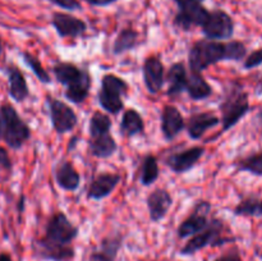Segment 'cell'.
Here are the masks:
<instances>
[{
    "label": "cell",
    "instance_id": "cell-19",
    "mask_svg": "<svg viewBox=\"0 0 262 261\" xmlns=\"http://www.w3.org/2000/svg\"><path fill=\"white\" fill-rule=\"evenodd\" d=\"M148 216L152 223H159L168 215L173 206V196L165 188H155L146 199Z\"/></svg>",
    "mask_w": 262,
    "mask_h": 261
},
{
    "label": "cell",
    "instance_id": "cell-35",
    "mask_svg": "<svg viewBox=\"0 0 262 261\" xmlns=\"http://www.w3.org/2000/svg\"><path fill=\"white\" fill-rule=\"evenodd\" d=\"M46 2L51 3L53 5H56L60 9L68 10V12H76V10L82 9L79 0H46Z\"/></svg>",
    "mask_w": 262,
    "mask_h": 261
},
{
    "label": "cell",
    "instance_id": "cell-12",
    "mask_svg": "<svg viewBox=\"0 0 262 261\" xmlns=\"http://www.w3.org/2000/svg\"><path fill=\"white\" fill-rule=\"evenodd\" d=\"M206 153L204 146H192L166 156L165 165L176 174H184L193 169Z\"/></svg>",
    "mask_w": 262,
    "mask_h": 261
},
{
    "label": "cell",
    "instance_id": "cell-30",
    "mask_svg": "<svg viewBox=\"0 0 262 261\" xmlns=\"http://www.w3.org/2000/svg\"><path fill=\"white\" fill-rule=\"evenodd\" d=\"M51 71H53V74L56 81H58V83L67 87L72 81H74L79 76L82 68H79L74 63H71V61L58 60L54 63Z\"/></svg>",
    "mask_w": 262,
    "mask_h": 261
},
{
    "label": "cell",
    "instance_id": "cell-26",
    "mask_svg": "<svg viewBox=\"0 0 262 261\" xmlns=\"http://www.w3.org/2000/svg\"><path fill=\"white\" fill-rule=\"evenodd\" d=\"M140 45V32L133 27H125L118 32L112 46L113 55L119 56L135 50Z\"/></svg>",
    "mask_w": 262,
    "mask_h": 261
},
{
    "label": "cell",
    "instance_id": "cell-33",
    "mask_svg": "<svg viewBox=\"0 0 262 261\" xmlns=\"http://www.w3.org/2000/svg\"><path fill=\"white\" fill-rule=\"evenodd\" d=\"M23 61L26 63V66L32 71V73L35 74L36 78L43 84H50L51 83V77L49 74V72L46 71L45 67L42 66V63L40 61V59L36 58L33 54H31L30 51H23L22 53Z\"/></svg>",
    "mask_w": 262,
    "mask_h": 261
},
{
    "label": "cell",
    "instance_id": "cell-21",
    "mask_svg": "<svg viewBox=\"0 0 262 261\" xmlns=\"http://www.w3.org/2000/svg\"><path fill=\"white\" fill-rule=\"evenodd\" d=\"M92 87V77L89 69L82 68V72L74 81H72L64 90V96L72 104L79 105L86 101Z\"/></svg>",
    "mask_w": 262,
    "mask_h": 261
},
{
    "label": "cell",
    "instance_id": "cell-27",
    "mask_svg": "<svg viewBox=\"0 0 262 261\" xmlns=\"http://www.w3.org/2000/svg\"><path fill=\"white\" fill-rule=\"evenodd\" d=\"M186 92L189 99L193 101H202V100L209 99L212 95V87L206 81L202 73H194L191 72L188 74V81H187Z\"/></svg>",
    "mask_w": 262,
    "mask_h": 261
},
{
    "label": "cell",
    "instance_id": "cell-38",
    "mask_svg": "<svg viewBox=\"0 0 262 261\" xmlns=\"http://www.w3.org/2000/svg\"><path fill=\"white\" fill-rule=\"evenodd\" d=\"M87 4L91 5V7H97V8H105L110 7V5L115 4L118 0H83Z\"/></svg>",
    "mask_w": 262,
    "mask_h": 261
},
{
    "label": "cell",
    "instance_id": "cell-4",
    "mask_svg": "<svg viewBox=\"0 0 262 261\" xmlns=\"http://www.w3.org/2000/svg\"><path fill=\"white\" fill-rule=\"evenodd\" d=\"M129 92V84L122 77L114 73L102 76L100 90L97 91V102L102 110L112 115H118L124 109V97Z\"/></svg>",
    "mask_w": 262,
    "mask_h": 261
},
{
    "label": "cell",
    "instance_id": "cell-39",
    "mask_svg": "<svg viewBox=\"0 0 262 261\" xmlns=\"http://www.w3.org/2000/svg\"><path fill=\"white\" fill-rule=\"evenodd\" d=\"M174 3L177 4V7H183V5L187 4H193V3H202L204 4L205 0H173Z\"/></svg>",
    "mask_w": 262,
    "mask_h": 261
},
{
    "label": "cell",
    "instance_id": "cell-14",
    "mask_svg": "<svg viewBox=\"0 0 262 261\" xmlns=\"http://www.w3.org/2000/svg\"><path fill=\"white\" fill-rule=\"evenodd\" d=\"M160 129L164 140L168 142L174 141L186 130V119L176 105H164L160 114Z\"/></svg>",
    "mask_w": 262,
    "mask_h": 261
},
{
    "label": "cell",
    "instance_id": "cell-17",
    "mask_svg": "<svg viewBox=\"0 0 262 261\" xmlns=\"http://www.w3.org/2000/svg\"><path fill=\"white\" fill-rule=\"evenodd\" d=\"M219 124H222V119L215 113L196 112L192 113L186 120V132L191 140L199 141L204 137L207 130L217 127Z\"/></svg>",
    "mask_w": 262,
    "mask_h": 261
},
{
    "label": "cell",
    "instance_id": "cell-36",
    "mask_svg": "<svg viewBox=\"0 0 262 261\" xmlns=\"http://www.w3.org/2000/svg\"><path fill=\"white\" fill-rule=\"evenodd\" d=\"M212 261H243L242 256H241L239 250L237 247H232L229 250H227L225 252H223L222 255H219L217 257H215Z\"/></svg>",
    "mask_w": 262,
    "mask_h": 261
},
{
    "label": "cell",
    "instance_id": "cell-29",
    "mask_svg": "<svg viewBox=\"0 0 262 261\" xmlns=\"http://www.w3.org/2000/svg\"><path fill=\"white\" fill-rule=\"evenodd\" d=\"M234 216L261 217L262 216V197L258 194L251 193L243 197L237 206L233 209Z\"/></svg>",
    "mask_w": 262,
    "mask_h": 261
},
{
    "label": "cell",
    "instance_id": "cell-13",
    "mask_svg": "<svg viewBox=\"0 0 262 261\" xmlns=\"http://www.w3.org/2000/svg\"><path fill=\"white\" fill-rule=\"evenodd\" d=\"M143 83L150 94L156 95L166 83L165 66L158 55H148L142 64Z\"/></svg>",
    "mask_w": 262,
    "mask_h": 261
},
{
    "label": "cell",
    "instance_id": "cell-9",
    "mask_svg": "<svg viewBox=\"0 0 262 261\" xmlns=\"http://www.w3.org/2000/svg\"><path fill=\"white\" fill-rule=\"evenodd\" d=\"M235 23L232 15L223 9L210 10L209 18L201 27L205 38L215 41H229L234 35Z\"/></svg>",
    "mask_w": 262,
    "mask_h": 261
},
{
    "label": "cell",
    "instance_id": "cell-40",
    "mask_svg": "<svg viewBox=\"0 0 262 261\" xmlns=\"http://www.w3.org/2000/svg\"><path fill=\"white\" fill-rule=\"evenodd\" d=\"M256 95H262V77L258 79L257 84H256Z\"/></svg>",
    "mask_w": 262,
    "mask_h": 261
},
{
    "label": "cell",
    "instance_id": "cell-1",
    "mask_svg": "<svg viewBox=\"0 0 262 261\" xmlns=\"http://www.w3.org/2000/svg\"><path fill=\"white\" fill-rule=\"evenodd\" d=\"M247 46L239 40L215 41L201 38L188 50L189 71L202 73L220 61H242L247 56Z\"/></svg>",
    "mask_w": 262,
    "mask_h": 261
},
{
    "label": "cell",
    "instance_id": "cell-22",
    "mask_svg": "<svg viewBox=\"0 0 262 261\" xmlns=\"http://www.w3.org/2000/svg\"><path fill=\"white\" fill-rule=\"evenodd\" d=\"M188 74L187 67L183 61H176L169 67L166 71V83H168L166 95L169 97H177L186 92Z\"/></svg>",
    "mask_w": 262,
    "mask_h": 261
},
{
    "label": "cell",
    "instance_id": "cell-37",
    "mask_svg": "<svg viewBox=\"0 0 262 261\" xmlns=\"http://www.w3.org/2000/svg\"><path fill=\"white\" fill-rule=\"evenodd\" d=\"M13 166L12 160L9 158V154L4 147L0 146V171H8L10 170Z\"/></svg>",
    "mask_w": 262,
    "mask_h": 261
},
{
    "label": "cell",
    "instance_id": "cell-42",
    "mask_svg": "<svg viewBox=\"0 0 262 261\" xmlns=\"http://www.w3.org/2000/svg\"><path fill=\"white\" fill-rule=\"evenodd\" d=\"M256 120H257V124L262 128V107L260 110H258L257 115H256Z\"/></svg>",
    "mask_w": 262,
    "mask_h": 261
},
{
    "label": "cell",
    "instance_id": "cell-43",
    "mask_svg": "<svg viewBox=\"0 0 262 261\" xmlns=\"http://www.w3.org/2000/svg\"><path fill=\"white\" fill-rule=\"evenodd\" d=\"M77 143V137H74L73 140H72V142H69V146H68V150H72V148L74 147V145Z\"/></svg>",
    "mask_w": 262,
    "mask_h": 261
},
{
    "label": "cell",
    "instance_id": "cell-23",
    "mask_svg": "<svg viewBox=\"0 0 262 261\" xmlns=\"http://www.w3.org/2000/svg\"><path fill=\"white\" fill-rule=\"evenodd\" d=\"M145 120L141 113L135 107H128L123 112L119 123V133L127 138L136 137L145 132Z\"/></svg>",
    "mask_w": 262,
    "mask_h": 261
},
{
    "label": "cell",
    "instance_id": "cell-3",
    "mask_svg": "<svg viewBox=\"0 0 262 261\" xmlns=\"http://www.w3.org/2000/svg\"><path fill=\"white\" fill-rule=\"evenodd\" d=\"M31 138V128L10 104L0 106V140L13 150H19Z\"/></svg>",
    "mask_w": 262,
    "mask_h": 261
},
{
    "label": "cell",
    "instance_id": "cell-6",
    "mask_svg": "<svg viewBox=\"0 0 262 261\" xmlns=\"http://www.w3.org/2000/svg\"><path fill=\"white\" fill-rule=\"evenodd\" d=\"M79 235V228L72 223L64 211H56L49 217L43 238L48 242L60 246H72Z\"/></svg>",
    "mask_w": 262,
    "mask_h": 261
},
{
    "label": "cell",
    "instance_id": "cell-32",
    "mask_svg": "<svg viewBox=\"0 0 262 261\" xmlns=\"http://www.w3.org/2000/svg\"><path fill=\"white\" fill-rule=\"evenodd\" d=\"M235 170L246 171L256 177H262V151L252 153L234 163Z\"/></svg>",
    "mask_w": 262,
    "mask_h": 261
},
{
    "label": "cell",
    "instance_id": "cell-15",
    "mask_svg": "<svg viewBox=\"0 0 262 261\" xmlns=\"http://www.w3.org/2000/svg\"><path fill=\"white\" fill-rule=\"evenodd\" d=\"M120 182H122V176L119 173H112V171L99 173L90 183L86 193L87 200L90 201L105 200L115 191Z\"/></svg>",
    "mask_w": 262,
    "mask_h": 261
},
{
    "label": "cell",
    "instance_id": "cell-20",
    "mask_svg": "<svg viewBox=\"0 0 262 261\" xmlns=\"http://www.w3.org/2000/svg\"><path fill=\"white\" fill-rule=\"evenodd\" d=\"M54 179L56 186L67 192H74L81 186L82 177L71 160H59L54 166Z\"/></svg>",
    "mask_w": 262,
    "mask_h": 261
},
{
    "label": "cell",
    "instance_id": "cell-41",
    "mask_svg": "<svg viewBox=\"0 0 262 261\" xmlns=\"http://www.w3.org/2000/svg\"><path fill=\"white\" fill-rule=\"evenodd\" d=\"M0 261H13V260H12V257H10L9 253L3 252V253H0Z\"/></svg>",
    "mask_w": 262,
    "mask_h": 261
},
{
    "label": "cell",
    "instance_id": "cell-8",
    "mask_svg": "<svg viewBox=\"0 0 262 261\" xmlns=\"http://www.w3.org/2000/svg\"><path fill=\"white\" fill-rule=\"evenodd\" d=\"M212 210L211 202L206 201V200H201L194 204L193 209H192L191 214L182 220L181 224L178 225L177 229V235L179 240H187L197 233L202 232L206 229L210 224V220L212 216H210Z\"/></svg>",
    "mask_w": 262,
    "mask_h": 261
},
{
    "label": "cell",
    "instance_id": "cell-28",
    "mask_svg": "<svg viewBox=\"0 0 262 261\" xmlns=\"http://www.w3.org/2000/svg\"><path fill=\"white\" fill-rule=\"evenodd\" d=\"M160 177L159 160L154 154H146L141 160L140 166V183L143 187H150Z\"/></svg>",
    "mask_w": 262,
    "mask_h": 261
},
{
    "label": "cell",
    "instance_id": "cell-25",
    "mask_svg": "<svg viewBox=\"0 0 262 261\" xmlns=\"http://www.w3.org/2000/svg\"><path fill=\"white\" fill-rule=\"evenodd\" d=\"M8 86H9V96L14 101L23 102L30 96V89H28L27 81L23 76L22 71L14 66L8 67Z\"/></svg>",
    "mask_w": 262,
    "mask_h": 261
},
{
    "label": "cell",
    "instance_id": "cell-31",
    "mask_svg": "<svg viewBox=\"0 0 262 261\" xmlns=\"http://www.w3.org/2000/svg\"><path fill=\"white\" fill-rule=\"evenodd\" d=\"M113 128V122L110 117L105 113L96 112L92 113L89 122V135L90 137H97L104 133H109Z\"/></svg>",
    "mask_w": 262,
    "mask_h": 261
},
{
    "label": "cell",
    "instance_id": "cell-44",
    "mask_svg": "<svg viewBox=\"0 0 262 261\" xmlns=\"http://www.w3.org/2000/svg\"><path fill=\"white\" fill-rule=\"evenodd\" d=\"M3 55V45H2V40H0V56Z\"/></svg>",
    "mask_w": 262,
    "mask_h": 261
},
{
    "label": "cell",
    "instance_id": "cell-5",
    "mask_svg": "<svg viewBox=\"0 0 262 261\" xmlns=\"http://www.w3.org/2000/svg\"><path fill=\"white\" fill-rule=\"evenodd\" d=\"M225 229V222L219 217L212 216L210 224L206 229L197 233L196 235L189 238L186 245L181 248L179 255L181 256H193L197 252L206 247H219L225 243L234 242L235 238L223 237Z\"/></svg>",
    "mask_w": 262,
    "mask_h": 261
},
{
    "label": "cell",
    "instance_id": "cell-45",
    "mask_svg": "<svg viewBox=\"0 0 262 261\" xmlns=\"http://www.w3.org/2000/svg\"><path fill=\"white\" fill-rule=\"evenodd\" d=\"M260 22H261V25H262V17L260 18Z\"/></svg>",
    "mask_w": 262,
    "mask_h": 261
},
{
    "label": "cell",
    "instance_id": "cell-24",
    "mask_svg": "<svg viewBox=\"0 0 262 261\" xmlns=\"http://www.w3.org/2000/svg\"><path fill=\"white\" fill-rule=\"evenodd\" d=\"M89 154L96 159H109L118 151V143L112 133H104L97 137H90L87 142Z\"/></svg>",
    "mask_w": 262,
    "mask_h": 261
},
{
    "label": "cell",
    "instance_id": "cell-16",
    "mask_svg": "<svg viewBox=\"0 0 262 261\" xmlns=\"http://www.w3.org/2000/svg\"><path fill=\"white\" fill-rule=\"evenodd\" d=\"M33 255L41 261H72L76 257V250L72 246H60L38 238L33 242Z\"/></svg>",
    "mask_w": 262,
    "mask_h": 261
},
{
    "label": "cell",
    "instance_id": "cell-2",
    "mask_svg": "<svg viewBox=\"0 0 262 261\" xmlns=\"http://www.w3.org/2000/svg\"><path fill=\"white\" fill-rule=\"evenodd\" d=\"M222 132H228L237 125L242 118L250 113V96L241 81H230L224 86L223 96L219 101Z\"/></svg>",
    "mask_w": 262,
    "mask_h": 261
},
{
    "label": "cell",
    "instance_id": "cell-7",
    "mask_svg": "<svg viewBox=\"0 0 262 261\" xmlns=\"http://www.w3.org/2000/svg\"><path fill=\"white\" fill-rule=\"evenodd\" d=\"M46 106H48L53 129L59 136L72 132L78 124L77 113L74 112L73 107L69 106L63 100H59L51 95H48L46 96Z\"/></svg>",
    "mask_w": 262,
    "mask_h": 261
},
{
    "label": "cell",
    "instance_id": "cell-18",
    "mask_svg": "<svg viewBox=\"0 0 262 261\" xmlns=\"http://www.w3.org/2000/svg\"><path fill=\"white\" fill-rule=\"evenodd\" d=\"M123 242L124 237L119 232L105 235L97 247L91 251L89 261H117L118 255L123 247Z\"/></svg>",
    "mask_w": 262,
    "mask_h": 261
},
{
    "label": "cell",
    "instance_id": "cell-34",
    "mask_svg": "<svg viewBox=\"0 0 262 261\" xmlns=\"http://www.w3.org/2000/svg\"><path fill=\"white\" fill-rule=\"evenodd\" d=\"M260 66H262V48H258L257 50L248 54L243 61V68L246 71H251V69H255Z\"/></svg>",
    "mask_w": 262,
    "mask_h": 261
},
{
    "label": "cell",
    "instance_id": "cell-10",
    "mask_svg": "<svg viewBox=\"0 0 262 261\" xmlns=\"http://www.w3.org/2000/svg\"><path fill=\"white\" fill-rule=\"evenodd\" d=\"M209 14L210 10L202 3L187 4L178 8L173 25L182 31H191L194 27L201 28L209 18Z\"/></svg>",
    "mask_w": 262,
    "mask_h": 261
},
{
    "label": "cell",
    "instance_id": "cell-11",
    "mask_svg": "<svg viewBox=\"0 0 262 261\" xmlns=\"http://www.w3.org/2000/svg\"><path fill=\"white\" fill-rule=\"evenodd\" d=\"M50 23L60 38L82 37L89 30V26L83 19L69 13L54 12Z\"/></svg>",
    "mask_w": 262,
    "mask_h": 261
}]
</instances>
